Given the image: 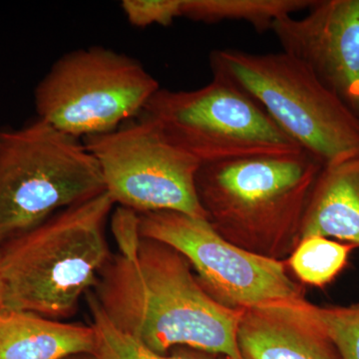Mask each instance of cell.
Instances as JSON below:
<instances>
[{
    "mask_svg": "<svg viewBox=\"0 0 359 359\" xmlns=\"http://www.w3.org/2000/svg\"><path fill=\"white\" fill-rule=\"evenodd\" d=\"M92 292L118 330L155 353L189 347L243 359L237 334L244 311L215 301L186 257L165 243L140 236L136 247L112 252Z\"/></svg>",
    "mask_w": 359,
    "mask_h": 359,
    "instance_id": "1",
    "label": "cell"
},
{
    "mask_svg": "<svg viewBox=\"0 0 359 359\" xmlns=\"http://www.w3.org/2000/svg\"><path fill=\"white\" fill-rule=\"evenodd\" d=\"M323 165L306 151L201 165L198 199L215 231L250 252L285 261Z\"/></svg>",
    "mask_w": 359,
    "mask_h": 359,
    "instance_id": "2",
    "label": "cell"
},
{
    "mask_svg": "<svg viewBox=\"0 0 359 359\" xmlns=\"http://www.w3.org/2000/svg\"><path fill=\"white\" fill-rule=\"evenodd\" d=\"M114 205L103 193L0 247L4 308L59 321L74 316L112 255L106 226Z\"/></svg>",
    "mask_w": 359,
    "mask_h": 359,
    "instance_id": "3",
    "label": "cell"
},
{
    "mask_svg": "<svg viewBox=\"0 0 359 359\" xmlns=\"http://www.w3.org/2000/svg\"><path fill=\"white\" fill-rule=\"evenodd\" d=\"M210 66L214 78L256 101L323 166L359 155V116L297 59L283 51L217 49Z\"/></svg>",
    "mask_w": 359,
    "mask_h": 359,
    "instance_id": "4",
    "label": "cell"
},
{
    "mask_svg": "<svg viewBox=\"0 0 359 359\" xmlns=\"http://www.w3.org/2000/svg\"><path fill=\"white\" fill-rule=\"evenodd\" d=\"M105 192L102 172L83 140L39 118L0 129V247Z\"/></svg>",
    "mask_w": 359,
    "mask_h": 359,
    "instance_id": "5",
    "label": "cell"
},
{
    "mask_svg": "<svg viewBox=\"0 0 359 359\" xmlns=\"http://www.w3.org/2000/svg\"><path fill=\"white\" fill-rule=\"evenodd\" d=\"M159 89L136 59L91 46L68 52L51 66L35 88V110L39 119L84 140L138 117Z\"/></svg>",
    "mask_w": 359,
    "mask_h": 359,
    "instance_id": "6",
    "label": "cell"
},
{
    "mask_svg": "<svg viewBox=\"0 0 359 359\" xmlns=\"http://www.w3.org/2000/svg\"><path fill=\"white\" fill-rule=\"evenodd\" d=\"M142 114L201 165L302 150L256 101L218 78L188 91L160 88Z\"/></svg>",
    "mask_w": 359,
    "mask_h": 359,
    "instance_id": "7",
    "label": "cell"
},
{
    "mask_svg": "<svg viewBox=\"0 0 359 359\" xmlns=\"http://www.w3.org/2000/svg\"><path fill=\"white\" fill-rule=\"evenodd\" d=\"M138 219L141 237L181 252L203 289L226 308L245 311L306 299L302 283L287 273V262L231 244L208 219L173 211L146 212Z\"/></svg>",
    "mask_w": 359,
    "mask_h": 359,
    "instance_id": "8",
    "label": "cell"
},
{
    "mask_svg": "<svg viewBox=\"0 0 359 359\" xmlns=\"http://www.w3.org/2000/svg\"><path fill=\"white\" fill-rule=\"evenodd\" d=\"M115 205L136 214L173 211L207 219L196 189L199 162L141 114L108 133L84 139Z\"/></svg>",
    "mask_w": 359,
    "mask_h": 359,
    "instance_id": "9",
    "label": "cell"
},
{
    "mask_svg": "<svg viewBox=\"0 0 359 359\" xmlns=\"http://www.w3.org/2000/svg\"><path fill=\"white\" fill-rule=\"evenodd\" d=\"M271 30L359 116V0H314L306 16H285Z\"/></svg>",
    "mask_w": 359,
    "mask_h": 359,
    "instance_id": "10",
    "label": "cell"
},
{
    "mask_svg": "<svg viewBox=\"0 0 359 359\" xmlns=\"http://www.w3.org/2000/svg\"><path fill=\"white\" fill-rule=\"evenodd\" d=\"M237 337L243 359H339L330 337L292 304L245 309Z\"/></svg>",
    "mask_w": 359,
    "mask_h": 359,
    "instance_id": "11",
    "label": "cell"
},
{
    "mask_svg": "<svg viewBox=\"0 0 359 359\" xmlns=\"http://www.w3.org/2000/svg\"><path fill=\"white\" fill-rule=\"evenodd\" d=\"M313 236L359 247V155L321 169L304 212L301 241Z\"/></svg>",
    "mask_w": 359,
    "mask_h": 359,
    "instance_id": "12",
    "label": "cell"
},
{
    "mask_svg": "<svg viewBox=\"0 0 359 359\" xmlns=\"http://www.w3.org/2000/svg\"><path fill=\"white\" fill-rule=\"evenodd\" d=\"M91 325L49 320L29 311L0 309V359H67L93 348Z\"/></svg>",
    "mask_w": 359,
    "mask_h": 359,
    "instance_id": "13",
    "label": "cell"
},
{
    "mask_svg": "<svg viewBox=\"0 0 359 359\" xmlns=\"http://www.w3.org/2000/svg\"><path fill=\"white\" fill-rule=\"evenodd\" d=\"M314 0H182V18L204 23L245 21L257 32L276 20L311 8Z\"/></svg>",
    "mask_w": 359,
    "mask_h": 359,
    "instance_id": "14",
    "label": "cell"
},
{
    "mask_svg": "<svg viewBox=\"0 0 359 359\" xmlns=\"http://www.w3.org/2000/svg\"><path fill=\"white\" fill-rule=\"evenodd\" d=\"M86 297L91 313V327L95 332L93 348L89 353L67 359H228L189 347H176L171 353H155L118 330L104 313L92 290Z\"/></svg>",
    "mask_w": 359,
    "mask_h": 359,
    "instance_id": "15",
    "label": "cell"
},
{
    "mask_svg": "<svg viewBox=\"0 0 359 359\" xmlns=\"http://www.w3.org/2000/svg\"><path fill=\"white\" fill-rule=\"evenodd\" d=\"M355 245L313 236L304 238L287 259L302 285L323 287L344 271Z\"/></svg>",
    "mask_w": 359,
    "mask_h": 359,
    "instance_id": "16",
    "label": "cell"
},
{
    "mask_svg": "<svg viewBox=\"0 0 359 359\" xmlns=\"http://www.w3.org/2000/svg\"><path fill=\"white\" fill-rule=\"evenodd\" d=\"M292 306L330 337L339 359H359V302L349 306H320L304 299Z\"/></svg>",
    "mask_w": 359,
    "mask_h": 359,
    "instance_id": "17",
    "label": "cell"
},
{
    "mask_svg": "<svg viewBox=\"0 0 359 359\" xmlns=\"http://www.w3.org/2000/svg\"><path fill=\"white\" fill-rule=\"evenodd\" d=\"M121 7L127 20L135 27L168 26L182 18V0H123Z\"/></svg>",
    "mask_w": 359,
    "mask_h": 359,
    "instance_id": "18",
    "label": "cell"
},
{
    "mask_svg": "<svg viewBox=\"0 0 359 359\" xmlns=\"http://www.w3.org/2000/svg\"><path fill=\"white\" fill-rule=\"evenodd\" d=\"M6 299V287H4V276H2L1 264H0V309L4 308Z\"/></svg>",
    "mask_w": 359,
    "mask_h": 359,
    "instance_id": "19",
    "label": "cell"
}]
</instances>
